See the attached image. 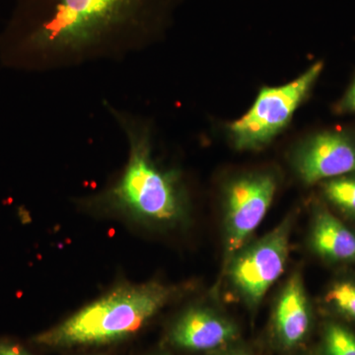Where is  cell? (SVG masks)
I'll use <instances>...</instances> for the list:
<instances>
[{
	"label": "cell",
	"mask_w": 355,
	"mask_h": 355,
	"mask_svg": "<svg viewBox=\"0 0 355 355\" xmlns=\"http://www.w3.org/2000/svg\"><path fill=\"white\" fill-rule=\"evenodd\" d=\"M295 216L289 214L263 237L250 240L221 270L238 300L249 309L258 308L266 292L286 270Z\"/></svg>",
	"instance_id": "cell-4"
},
{
	"label": "cell",
	"mask_w": 355,
	"mask_h": 355,
	"mask_svg": "<svg viewBox=\"0 0 355 355\" xmlns=\"http://www.w3.org/2000/svg\"><path fill=\"white\" fill-rule=\"evenodd\" d=\"M178 2L16 0L0 34V55L7 67L32 72L119 62L161 37Z\"/></svg>",
	"instance_id": "cell-1"
},
{
	"label": "cell",
	"mask_w": 355,
	"mask_h": 355,
	"mask_svg": "<svg viewBox=\"0 0 355 355\" xmlns=\"http://www.w3.org/2000/svg\"><path fill=\"white\" fill-rule=\"evenodd\" d=\"M321 188L327 202L355 220V173L324 181Z\"/></svg>",
	"instance_id": "cell-11"
},
{
	"label": "cell",
	"mask_w": 355,
	"mask_h": 355,
	"mask_svg": "<svg viewBox=\"0 0 355 355\" xmlns=\"http://www.w3.org/2000/svg\"><path fill=\"white\" fill-rule=\"evenodd\" d=\"M313 307L300 272L291 273L273 305L272 334L279 349H298L312 331Z\"/></svg>",
	"instance_id": "cell-9"
},
{
	"label": "cell",
	"mask_w": 355,
	"mask_h": 355,
	"mask_svg": "<svg viewBox=\"0 0 355 355\" xmlns=\"http://www.w3.org/2000/svg\"><path fill=\"white\" fill-rule=\"evenodd\" d=\"M128 141V160L108 188L90 205L150 227L169 229L188 221L190 202L181 175L154 157L151 128L135 114L107 105Z\"/></svg>",
	"instance_id": "cell-2"
},
{
	"label": "cell",
	"mask_w": 355,
	"mask_h": 355,
	"mask_svg": "<svg viewBox=\"0 0 355 355\" xmlns=\"http://www.w3.org/2000/svg\"><path fill=\"white\" fill-rule=\"evenodd\" d=\"M239 338V327L230 317L205 305L184 310L168 333L173 347L191 352L216 354L232 347Z\"/></svg>",
	"instance_id": "cell-8"
},
{
	"label": "cell",
	"mask_w": 355,
	"mask_h": 355,
	"mask_svg": "<svg viewBox=\"0 0 355 355\" xmlns=\"http://www.w3.org/2000/svg\"><path fill=\"white\" fill-rule=\"evenodd\" d=\"M291 158L294 171L308 186L355 173V132L334 128L314 133Z\"/></svg>",
	"instance_id": "cell-7"
},
{
	"label": "cell",
	"mask_w": 355,
	"mask_h": 355,
	"mask_svg": "<svg viewBox=\"0 0 355 355\" xmlns=\"http://www.w3.org/2000/svg\"><path fill=\"white\" fill-rule=\"evenodd\" d=\"M214 355H253L250 352L242 349H224L221 352H216Z\"/></svg>",
	"instance_id": "cell-16"
},
{
	"label": "cell",
	"mask_w": 355,
	"mask_h": 355,
	"mask_svg": "<svg viewBox=\"0 0 355 355\" xmlns=\"http://www.w3.org/2000/svg\"><path fill=\"white\" fill-rule=\"evenodd\" d=\"M323 69L324 62H317L291 83L261 88L252 108L229 127L235 148L259 150L272 142L307 99Z\"/></svg>",
	"instance_id": "cell-5"
},
{
	"label": "cell",
	"mask_w": 355,
	"mask_h": 355,
	"mask_svg": "<svg viewBox=\"0 0 355 355\" xmlns=\"http://www.w3.org/2000/svg\"><path fill=\"white\" fill-rule=\"evenodd\" d=\"M182 292L162 282L123 284L39 334L33 343L51 349L109 345L141 330Z\"/></svg>",
	"instance_id": "cell-3"
},
{
	"label": "cell",
	"mask_w": 355,
	"mask_h": 355,
	"mask_svg": "<svg viewBox=\"0 0 355 355\" xmlns=\"http://www.w3.org/2000/svg\"><path fill=\"white\" fill-rule=\"evenodd\" d=\"M323 355H355V333L336 321L327 322L322 335Z\"/></svg>",
	"instance_id": "cell-13"
},
{
	"label": "cell",
	"mask_w": 355,
	"mask_h": 355,
	"mask_svg": "<svg viewBox=\"0 0 355 355\" xmlns=\"http://www.w3.org/2000/svg\"><path fill=\"white\" fill-rule=\"evenodd\" d=\"M324 301L336 314L355 324V279L336 280L324 294Z\"/></svg>",
	"instance_id": "cell-12"
},
{
	"label": "cell",
	"mask_w": 355,
	"mask_h": 355,
	"mask_svg": "<svg viewBox=\"0 0 355 355\" xmlns=\"http://www.w3.org/2000/svg\"><path fill=\"white\" fill-rule=\"evenodd\" d=\"M336 111L340 114H355V77L347 92L336 105Z\"/></svg>",
	"instance_id": "cell-14"
},
{
	"label": "cell",
	"mask_w": 355,
	"mask_h": 355,
	"mask_svg": "<svg viewBox=\"0 0 355 355\" xmlns=\"http://www.w3.org/2000/svg\"><path fill=\"white\" fill-rule=\"evenodd\" d=\"M0 355H33L20 343L8 338L0 340Z\"/></svg>",
	"instance_id": "cell-15"
},
{
	"label": "cell",
	"mask_w": 355,
	"mask_h": 355,
	"mask_svg": "<svg viewBox=\"0 0 355 355\" xmlns=\"http://www.w3.org/2000/svg\"><path fill=\"white\" fill-rule=\"evenodd\" d=\"M277 184L275 172L257 170L232 178L224 187L221 270L260 226L272 205Z\"/></svg>",
	"instance_id": "cell-6"
},
{
	"label": "cell",
	"mask_w": 355,
	"mask_h": 355,
	"mask_svg": "<svg viewBox=\"0 0 355 355\" xmlns=\"http://www.w3.org/2000/svg\"><path fill=\"white\" fill-rule=\"evenodd\" d=\"M309 247L328 263H355V233L323 205H317L313 209Z\"/></svg>",
	"instance_id": "cell-10"
}]
</instances>
